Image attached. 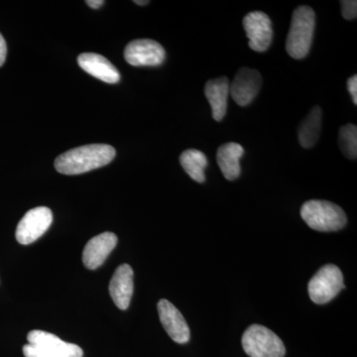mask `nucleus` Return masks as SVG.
Returning a JSON list of instances; mask_svg holds the SVG:
<instances>
[{
	"mask_svg": "<svg viewBox=\"0 0 357 357\" xmlns=\"http://www.w3.org/2000/svg\"><path fill=\"white\" fill-rule=\"evenodd\" d=\"M158 312L160 321L169 337L178 344H187L191 333L187 321L177 307L168 300L163 299L159 301Z\"/></svg>",
	"mask_w": 357,
	"mask_h": 357,
	"instance_id": "nucleus-10",
	"label": "nucleus"
},
{
	"mask_svg": "<svg viewBox=\"0 0 357 357\" xmlns=\"http://www.w3.org/2000/svg\"><path fill=\"white\" fill-rule=\"evenodd\" d=\"M134 3L138 4V6H144L149 3V1H140V0H135Z\"/></svg>",
	"mask_w": 357,
	"mask_h": 357,
	"instance_id": "nucleus-25",
	"label": "nucleus"
},
{
	"mask_svg": "<svg viewBox=\"0 0 357 357\" xmlns=\"http://www.w3.org/2000/svg\"><path fill=\"white\" fill-rule=\"evenodd\" d=\"M116 243L117 236L112 232H103L93 237L84 249V266L91 270L102 266Z\"/></svg>",
	"mask_w": 357,
	"mask_h": 357,
	"instance_id": "nucleus-12",
	"label": "nucleus"
},
{
	"mask_svg": "<svg viewBox=\"0 0 357 357\" xmlns=\"http://www.w3.org/2000/svg\"><path fill=\"white\" fill-rule=\"evenodd\" d=\"M204 95L210 103L213 119L215 121H222L227 109V98L229 95V79L220 77L211 79L204 86Z\"/></svg>",
	"mask_w": 357,
	"mask_h": 357,
	"instance_id": "nucleus-15",
	"label": "nucleus"
},
{
	"mask_svg": "<svg viewBox=\"0 0 357 357\" xmlns=\"http://www.w3.org/2000/svg\"><path fill=\"white\" fill-rule=\"evenodd\" d=\"M115 154L114 148L110 145H84L60 155L55 160V168L64 175H79L107 165Z\"/></svg>",
	"mask_w": 357,
	"mask_h": 357,
	"instance_id": "nucleus-1",
	"label": "nucleus"
},
{
	"mask_svg": "<svg viewBox=\"0 0 357 357\" xmlns=\"http://www.w3.org/2000/svg\"><path fill=\"white\" fill-rule=\"evenodd\" d=\"M243 24L249 48L259 53L266 52L273 40V26L269 16L262 11H252L243 18Z\"/></svg>",
	"mask_w": 357,
	"mask_h": 357,
	"instance_id": "nucleus-7",
	"label": "nucleus"
},
{
	"mask_svg": "<svg viewBox=\"0 0 357 357\" xmlns=\"http://www.w3.org/2000/svg\"><path fill=\"white\" fill-rule=\"evenodd\" d=\"M241 342L244 351L250 357H284L286 354L281 338L264 326H249Z\"/></svg>",
	"mask_w": 357,
	"mask_h": 357,
	"instance_id": "nucleus-4",
	"label": "nucleus"
},
{
	"mask_svg": "<svg viewBox=\"0 0 357 357\" xmlns=\"http://www.w3.org/2000/svg\"><path fill=\"white\" fill-rule=\"evenodd\" d=\"M28 342L56 357H83L84 351L79 345L70 344L53 333L35 330L28 333Z\"/></svg>",
	"mask_w": 357,
	"mask_h": 357,
	"instance_id": "nucleus-11",
	"label": "nucleus"
},
{
	"mask_svg": "<svg viewBox=\"0 0 357 357\" xmlns=\"http://www.w3.org/2000/svg\"><path fill=\"white\" fill-rule=\"evenodd\" d=\"M7 54L6 42L2 35L0 34V67L6 62Z\"/></svg>",
	"mask_w": 357,
	"mask_h": 357,
	"instance_id": "nucleus-23",
	"label": "nucleus"
},
{
	"mask_svg": "<svg viewBox=\"0 0 357 357\" xmlns=\"http://www.w3.org/2000/svg\"><path fill=\"white\" fill-rule=\"evenodd\" d=\"M133 270L128 264H122L114 272L109 284V294L114 304L121 310L130 305L133 295Z\"/></svg>",
	"mask_w": 357,
	"mask_h": 357,
	"instance_id": "nucleus-14",
	"label": "nucleus"
},
{
	"mask_svg": "<svg viewBox=\"0 0 357 357\" xmlns=\"http://www.w3.org/2000/svg\"><path fill=\"white\" fill-rule=\"evenodd\" d=\"M316 27V14L311 7L302 6L295 9L291 20L286 50L296 60L306 58L311 51Z\"/></svg>",
	"mask_w": 357,
	"mask_h": 357,
	"instance_id": "nucleus-2",
	"label": "nucleus"
},
{
	"mask_svg": "<svg viewBox=\"0 0 357 357\" xmlns=\"http://www.w3.org/2000/svg\"><path fill=\"white\" fill-rule=\"evenodd\" d=\"M347 89L352 98V102L357 105V76L354 75L347 79Z\"/></svg>",
	"mask_w": 357,
	"mask_h": 357,
	"instance_id": "nucleus-22",
	"label": "nucleus"
},
{
	"mask_svg": "<svg viewBox=\"0 0 357 357\" xmlns=\"http://www.w3.org/2000/svg\"><path fill=\"white\" fill-rule=\"evenodd\" d=\"M321 121H323V112L321 107H314L311 112L301 122L298 129V138L302 147L312 148L319 140L321 130Z\"/></svg>",
	"mask_w": 357,
	"mask_h": 357,
	"instance_id": "nucleus-17",
	"label": "nucleus"
},
{
	"mask_svg": "<svg viewBox=\"0 0 357 357\" xmlns=\"http://www.w3.org/2000/svg\"><path fill=\"white\" fill-rule=\"evenodd\" d=\"M79 67L91 76L107 84L121 81V74L107 58L96 53H83L77 57Z\"/></svg>",
	"mask_w": 357,
	"mask_h": 357,
	"instance_id": "nucleus-13",
	"label": "nucleus"
},
{
	"mask_svg": "<svg viewBox=\"0 0 357 357\" xmlns=\"http://www.w3.org/2000/svg\"><path fill=\"white\" fill-rule=\"evenodd\" d=\"M180 163L185 172L198 183L206 181L204 170L208 166V158L203 152L197 149H188L180 156Z\"/></svg>",
	"mask_w": 357,
	"mask_h": 357,
	"instance_id": "nucleus-18",
	"label": "nucleus"
},
{
	"mask_svg": "<svg viewBox=\"0 0 357 357\" xmlns=\"http://www.w3.org/2000/svg\"><path fill=\"white\" fill-rule=\"evenodd\" d=\"M243 147L238 143H225L218 147V164L227 180L234 181L241 176V159L243 158Z\"/></svg>",
	"mask_w": 357,
	"mask_h": 357,
	"instance_id": "nucleus-16",
	"label": "nucleus"
},
{
	"mask_svg": "<svg viewBox=\"0 0 357 357\" xmlns=\"http://www.w3.org/2000/svg\"><path fill=\"white\" fill-rule=\"evenodd\" d=\"M23 354H24L25 357H56L30 344L23 347Z\"/></svg>",
	"mask_w": 357,
	"mask_h": 357,
	"instance_id": "nucleus-21",
	"label": "nucleus"
},
{
	"mask_svg": "<svg viewBox=\"0 0 357 357\" xmlns=\"http://www.w3.org/2000/svg\"><path fill=\"white\" fill-rule=\"evenodd\" d=\"M262 86V77L257 70L241 68L229 84V93L234 102L241 107H246L257 96Z\"/></svg>",
	"mask_w": 357,
	"mask_h": 357,
	"instance_id": "nucleus-9",
	"label": "nucleus"
},
{
	"mask_svg": "<svg viewBox=\"0 0 357 357\" xmlns=\"http://www.w3.org/2000/svg\"><path fill=\"white\" fill-rule=\"evenodd\" d=\"M342 289H344V276L340 268L333 264L321 267L307 286L310 298L318 305L331 302Z\"/></svg>",
	"mask_w": 357,
	"mask_h": 357,
	"instance_id": "nucleus-5",
	"label": "nucleus"
},
{
	"mask_svg": "<svg viewBox=\"0 0 357 357\" xmlns=\"http://www.w3.org/2000/svg\"><path fill=\"white\" fill-rule=\"evenodd\" d=\"M301 217L317 231H337L344 229L347 222V215L340 206L321 199H312L303 204Z\"/></svg>",
	"mask_w": 357,
	"mask_h": 357,
	"instance_id": "nucleus-3",
	"label": "nucleus"
},
{
	"mask_svg": "<svg viewBox=\"0 0 357 357\" xmlns=\"http://www.w3.org/2000/svg\"><path fill=\"white\" fill-rule=\"evenodd\" d=\"M342 17L347 20H354L357 17V1L356 0H342Z\"/></svg>",
	"mask_w": 357,
	"mask_h": 357,
	"instance_id": "nucleus-20",
	"label": "nucleus"
},
{
	"mask_svg": "<svg viewBox=\"0 0 357 357\" xmlns=\"http://www.w3.org/2000/svg\"><path fill=\"white\" fill-rule=\"evenodd\" d=\"M86 3L88 4L89 7H91V8L98 9L105 4V1H103V0H88V1H86Z\"/></svg>",
	"mask_w": 357,
	"mask_h": 357,
	"instance_id": "nucleus-24",
	"label": "nucleus"
},
{
	"mask_svg": "<svg viewBox=\"0 0 357 357\" xmlns=\"http://www.w3.org/2000/svg\"><path fill=\"white\" fill-rule=\"evenodd\" d=\"M338 145L347 158H357V128L354 124L342 126L338 132Z\"/></svg>",
	"mask_w": 357,
	"mask_h": 357,
	"instance_id": "nucleus-19",
	"label": "nucleus"
},
{
	"mask_svg": "<svg viewBox=\"0 0 357 357\" xmlns=\"http://www.w3.org/2000/svg\"><path fill=\"white\" fill-rule=\"evenodd\" d=\"M124 58L134 67H157L165 61L166 52L162 45L154 40H134L126 46Z\"/></svg>",
	"mask_w": 357,
	"mask_h": 357,
	"instance_id": "nucleus-8",
	"label": "nucleus"
},
{
	"mask_svg": "<svg viewBox=\"0 0 357 357\" xmlns=\"http://www.w3.org/2000/svg\"><path fill=\"white\" fill-rule=\"evenodd\" d=\"M53 213L46 206H38L26 213L16 229V239L21 244L33 243L51 227Z\"/></svg>",
	"mask_w": 357,
	"mask_h": 357,
	"instance_id": "nucleus-6",
	"label": "nucleus"
}]
</instances>
